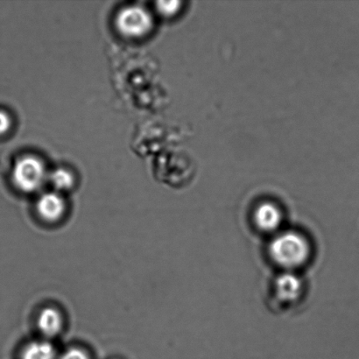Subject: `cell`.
I'll list each match as a JSON object with an SVG mask.
<instances>
[{"label": "cell", "instance_id": "cell-1", "mask_svg": "<svg viewBox=\"0 0 359 359\" xmlns=\"http://www.w3.org/2000/svg\"><path fill=\"white\" fill-rule=\"evenodd\" d=\"M269 255L276 266L292 273L308 263L311 246L300 232L285 231L276 235L271 242Z\"/></svg>", "mask_w": 359, "mask_h": 359}, {"label": "cell", "instance_id": "cell-2", "mask_svg": "<svg viewBox=\"0 0 359 359\" xmlns=\"http://www.w3.org/2000/svg\"><path fill=\"white\" fill-rule=\"evenodd\" d=\"M47 177L44 163L37 157L23 156L14 165L13 184L21 192L30 194L38 191L44 185Z\"/></svg>", "mask_w": 359, "mask_h": 359}, {"label": "cell", "instance_id": "cell-3", "mask_svg": "<svg viewBox=\"0 0 359 359\" xmlns=\"http://www.w3.org/2000/svg\"><path fill=\"white\" fill-rule=\"evenodd\" d=\"M115 25L119 33L124 36L138 39L152 31L154 20L149 11L143 6H129L116 16Z\"/></svg>", "mask_w": 359, "mask_h": 359}, {"label": "cell", "instance_id": "cell-4", "mask_svg": "<svg viewBox=\"0 0 359 359\" xmlns=\"http://www.w3.org/2000/svg\"><path fill=\"white\" fill-rule=\"evenodd\" d=\"M304 294V284L298 276L286 272L274 281L273 301L281 309L292 308L301 300Z\"/></svg>", "mask_w": 359, "mask_h": 359}, {"label": "cell", "instance_id": "cell-5", "mask_svg": "<svg viewBox=\"0 0 359 359\" xmlns=\"http://www.w3.org/2000/svg\"><path fill=\"white\" fill-rule=\"evenodd\" d=\"M38 216L48 224H57L65 218L67 203L62 194L53 191L43 194L36 203Z\"/></svg>", "mask_w": 359, "mask_h": 359}, {"label": "cell", "instance_id": "cell-6", "mask_svg": "<svg viewBox=\"0 0 359 359\" xmlns=\"http://www.w3.org/2000/svg\"><path fill=\"white\" fill-rule=\"evenodd\" d=\"M283 217L280 208L273 203H263L253 213V223L260 231L272 233L283 224Z\"/></svg>", "mask_w": 359, "mask_h": 359}, {"label": "cell", "instance_id": "cell-7", "mask_svg": "<svg viewBox=\"0 0 359 359\" xmlns=\"http://www.w3.org/2000/svg\"><path fill=\"white\" fill-rule=\"evenodd\" d=\"M36 325L42 336L46 339H53L62 332L65 318L58 309L47 307L39 313Z\"/></svg>", "mask_w": 359, "mask_h": 359}, {"label": "cell", "instance_id": "cell-8", "mask_svg": "<svg viewBox=\"0 0 359 359\" xmlns=\"http://www.w3.org/2000/svg\"><path fill=\"white\" fill-rule=\"evenodd\" d=\"M54 346L48 340L34 341L25 346L20 359H58Z\"/></svg>", "mask_w": 359, "mask_h": 359}, {"label": "cell", "instance_id": "cell-9", "mask_svg": "<svg viewBox=\"0 0 359 359\" xmlns=\"http://www.w3.org/2000/svg\"><path fill=\"white\" fill-rule=\"evenodd\" d=\"M49 182L53 188L55 189V192L61 194V192L68 191L73 188L75 184V178L69 170H65V168H58L49 175Z\"/></svg>", "mask_w": 359, "mask_h": 359}, {"label": "cell", "instance_id": "cell-10", "mask_svg": "<svg viewBox=\"0 0 359 359\" xmlns=\"http://www.w3.org/2000/svg\"><path fill=\"white\" fill-rule=\"evenodd\" d=\"M58 359H91L90 354L82 348L73 347L63 353Z\"/></svg>", "mask_w": 359, "mask_h": 359}, {"label": "cell", "instance_id": "cell-11", "mask_svg": "<svg viewBox=\"0 0 359 359\" xmlns=\"http://www.w3.org/2000/svg\"><path fill=\"white\" fill-rule=\"evenodd\" d=\"M180 2H166V1H160L157 2V10L161 15L163 16H170L172 14L177 12L179 9Z\"/></svg>", "mask_w": 359, "mask_h": 359}, {"label": "cell", "instance_id": "cell-12", "mask_svg": "<svg viewBox=\"0 0 359 359\" xmlns=\"http://www.w3.org/2000/svg\"><path fill=\"white\" fill-rule=\"evenodd\" d=\"M12 126V118L5 111L0 110V136L6 135Z\"/></svg>", "mask_w": 359, "mask_h": 359}]
</instances>
